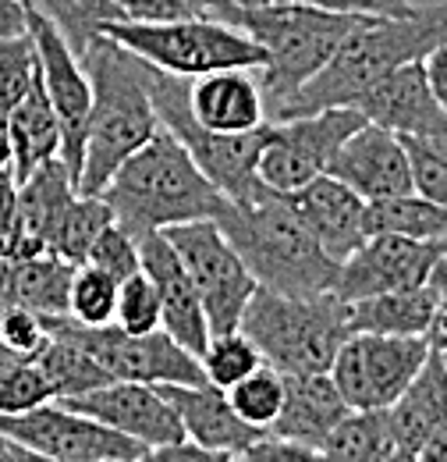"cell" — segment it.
<instances>
[{"instance_id":"44dd1931","label":"cell","mask_w":447,"mask_h":462,"mask_svg":"<svg viewBox=\"0 0 447 462\" xmlns=\"http://www.w3.org/2000/svg\"><path fill=\"white\" fill-rule=\"evenodd\" d=\"M185 423V434L221 459H242L267 430L245 423L217 384H157Z\"/></svg>"},{"instance_id":"5bb4252c","label":"cell","mask_w":447,"mask_h":462,"mask_svg":"<svg viewBox=\"0 0 447 462\" xmlns=\"http://www.w3.org/2000/svg\"><path fill=\"white\" fill-rule=\"evenodd\" d=\"M447 253V238H405V235H369L348 260H341L334 295L344 302L380 295V291L423 289L433 263Z\"/></svg>"},{"instance_id":"7402d4cb","label":"cell","mask_w":447,"mask_h":462,"mask_svg":"<svg viewBox=\"0 0 447 462\" xmlns=\"http://www.w3.org/2000/svg\"><path fill=\"white\" fill-rule=\"evenodd\" d=\"M188 111L203 128L227 135L256 132L270 121L263 89L249 68H221L188 79Z\"/></svg>"},{"instance_id":"4dcf8cb0","label":"cell","mask_w":447,"mask_h":462,"mask_svg":"<svg viewBox=\"0 0 447 462\" xmlns=\"http://www.w3.org/2000/svg\"><path fill=\"white\" fill-rule=\"evenodd\" d=\"M224 395L245 423L270 430V423L278 420L280 405H284V374L270 363H260L252 374H245L242 381L224 388Z\"/></svg>"},{"instance_id":"cb8c5ba5","label":"cell","mask_w":447,"mask_h":462,"mask_svg":"<svg viewBox=\"0 0 447 462\" xmlns=\"http://www.w3.org/2000/svg\"><path fill=\"white\" fill-rule=\"evenodd\" d=\"M397 459H419L426 438L447 423V363L441 348H430L412 384L388 405Z\"/></svg>"},{"instance_id":"ffe728a7","label":"cell","mask_w":447,"mask_h":462,"mask_svg":"<svg viewBox=\"0 0 447 462\" xmlns=\"http://www.w3.org/2000/svg\"><path fill=\"white\" fill-rule=\"evenodd\" d=\"M351 107H359L366 121L384 125L397 135H441L447 132V111L433 100L423 58L405 60L373 82Z\"/></svg>"},{"instance_id":"e0dca14e","label":"cell","mask_w":447,"mask_h":462,"mask_svg":"<svg viewBox=\"0 0 447 462\" xmlns=\"http://www.w3.org/2000/svg\"><path fill=\"white\" fill-rule=\"evenodd\" d=\"M139 260L160 291V328L192 356H203V348L210 342V320L199 291L192 285L185 263L178 260L174 245L164 238V231L139 235Z\"/></svg>"},{"instance_id":"74e56055","label":"cell","mask_w":447,"mask_h":462,"mask_svg":"<svg viewBox=\"0 0 447 462\" xmlns=\"http://www.w3.org/2000/svg\"><path fill=\"white\" fill-rule=\"evenodd\" d=\"M114 324L132 331V335H146L160 328V291L150 282L146 271H135L132 278L121 282L117 289V313Z\"/></svg>"},{"instance_id":"ab89813d","label":"cell","mask_w":447,"mask_h":462,"mask_svg":"<svg viewBox=\"0 0 447 462\" xmlns=\"http://www.w3.org/2000/svg\"><path fill=\"white\" fill-rule=\"evenodd\" d=\"M86 263H93V267L114 274L117 282L132 278L135 271H142V260H139V235H132L124 225L111 221L107 228L96 235V242H93Z\"/></svg>"},{"instance_id":"9a60e30c","label":"cell","mask_w":447,"mask_h":462,"mask_svg":"<svg viewBox=\"0 0 447 462\" xmlns=\"http://www.w3.org/2000/svg\"><path fill=\"white\" fill-rule=\"evenodd\" d=\"M60 402L93 416V420H100L104 427H111L117 434H128V438L142 441L150 448V456L157 448H164V445L188 438L181 416L174 412V405L153 384L111 381V384H100V388H93L86 395L60 399Z\"/></svg>"},{"instance_id":"836d02e7","label":"cell","mask_w":447,"mask_h":462,"mask_svg":"<svg viewBox=\"0 0 447 462\" xmlns=\"http://www.w3.org/2000/svg\"><path fill=\"white\" fill-rule=\"evenodd\" d=\"M111 221H114V214L104 196H82V192H78L75 203L68 207L64 221H60V231H57V238H54V253L64 256L68 263H75V267L86 263V256H89L96 235L107 228Z\"/></svg>"},{"instance_id":"816d5d0a","label":"cell","mask_w":447,"mask_h":462,"mask_svg":"<svg viewBox=\"0 0 447 462\" xmlns=\"http://www.w3.org/2000/svg\"><path fill=\"white\" fill-rule=\"evenodd\" d=\"M22 459H36L22 441H14L11 434L0 430V462H22Z\"/></svg>"},{"instance_id":"d6986e66","label":"cell","mask_w":447,"mask_h":462,"mask_svg":"<svg viewBox=\"0 0 447 462\" xmlns=\"http://www.w3.org/2000/svg\"><path fill=\"white\" fill-rule=\"evenodd\" d=\"M78 189L75 178L64 168V161L54 157L43 168L18 181V221L4 245V260H22L36 253H54V238L68 207L75 203Z\"/></svg>"},{"instance_id":"11a10c76","label":"cell","mask_w":447,"mask_h":462,"mask_svg":"<svg viewBox=\"0 0 447 462\" xmlns=\"http://www.w3.org/2000/svg\"><path fill=\"white\" fill-rule=\"evenodd\" d=\"M444 363H447V348H444Z\"/></svg>"},{"instance_id":"bcb514c9","label":"cell","mask_w":447,"mask_h":462,"mask_svg":"<svg viewBox=\"0 0 447 462\" xmlns=\"http://www.w3.org/2000/svg\"><path fill=\"white\" fill-rule=\"evenodd\" d=\"M14 221H18V178L14 171H0V256L14 231Z\"/></svg>"},{"instance_id":"9f6ffc18","label":"cell","mask_w":447,"mask_h":462,"mask_svg":"<svg viewBox=\"0 0 447 462\" xmlns=\"http://www.w3.org/2000/svg\"><path fill=\"white\" fill-rule=\"evenodd\" d=\"M0 263H4V256H0Z\"/></svg>"},{"instance_id":"5b68a950","label":"cell","mask_w":447,"mask_h":462,"mask_svg":"<svg viewBox=\"0 0 447 462\" xmlns=\"http://www.w3.org/2000/svg\"><path fill=\"white\" fill-rule=\"evenodd\" d=\"M366 14H341L306 0H270L242 11V29L263 47L260 89L267 100V115L274 117L327 64L351 32V25Z\"/></svg>"},{"instance_id":"f907efd6","label":"cell","mask_w":447,"mask_h":462,"mask_svg":"<svg viewBox=\"0 0 447 462\" xmlns=\"http://www.w3.org/2000/svg\"><path fill=\"white\" fill-rule=\"evenodd\" d=\"M419 459L423 462H447V423H441V427L426 438V445L419 448Z\"/></svg>"},{"instance_id":"603a6c76","label":"cell","mask_w":447,"mask_h":462,"mask_svg":"<svg viewBox=\"0 0 447 462\" xmlns=\"http://www.w3.org/2000/svg\"><path fill=\"white\" fill-rule=\"evenodd\" d=\"M348 412L344 395L337 392L331 374H284V405L278 420L270 423V434L298 441L320 456V445L337 427V420Z\"/></svg>"},{"instance_id":"4316f807","label":"cell","mask_w":447,"mask_h":462,"mask_svg":"<svg viewBox=\"0 0 447 462\" xmlns=\"http://www.w3.org/2000/svg\"><path fill=\"white\" fill-rule=\"evenodd\" d=\"M433 320V291L401 289L380 291L348 302V331H377V335H426Z\"/></svg>"},{"instance_id":"60d3db41","label":"cell","mask_w":447,"mask_h":462,"mask_svg":"<svg viewBox=\"0 0 447 462\" xmlns=\"http://www.w3.org/2000/svg\"><path fill=\"white\" fill-rule=\"evenodd\" d=\"M50 335L43 328V317L25 310V306H0V342L7 348H14L18 356L32 359L36 348L43 346Z\"/></svg>"},{"instance_id":"30bf717a","label":"cell","mask_w":447,"mask_h":462,"mask_svg":"<svg viewBox=\"0 0 447 462\" xmlns=\"http://www.w3.org/2000/svg\"><path fill=\"white\" fill-rule=\"evenodd\" d=\"M366 125L359 107H324L313 115L280 117L267 121L263 128V150H260V181L274 192H295L316 174L327 171L337 146Z\"/></svg>"},{"instance_id":"ac0fdd59","label":"cell","mask_w":447,"mask_h":462,"mask_svg":"<svg viewBox=\"0 0 447 462\" xmlns=\"http://www.w3.org/2000/svg\"><path fill=\"white\" fill-rule=\"evenodd\" d=\"M284 199L291 203L298 221L309 228V235L334 256L337 263L348 260L369 238V228H366V207L369 203L355 189L337 181L334 174H316L302 189L284 192Z\"/></svg>"},{"instance_id":"8d00e7d4","label":"cell","mask_w":447,"mask_h":462,"mask_svg":"<svg viewBox=\"0 0 447 462\" xmlns=\"http://www.w3.org/2000/svg\"><path fill=\"white\" fill-rule=\"evenodd\" d=\"M412 161V189L447 203V132L441 135H401Z\"/></svg>"},{"instance_id":"e575fe53","label":"cell","mask_w":447,"mask_h":462,"mask_svg":"<svg viewBox=\"0 0 447 462\" xmlns=\"http://www.w3.org/2000/svg\"><path fill=\"white\" fill-rule=\"evenodd\" d=\"M199 363H203V374H206L210 384L231 388L234 381H242L245 374H252L263 363V356H260L256 342L242 328H231V331L210 335V342L203 348Z\"/></svg>"},{"instance_id":"7dc6e473","label":"cell","mask_w":447,"mask_h":462,"mask_svg":"<svg viewBox=\"0 0 447 462\" xmlns=\"http://www.w3.org/2000/svg\"><path fill=\"white\" fill-rule=\"evenodd\" d=\"M178 4L192 18H210V22H227V25L242 22V7L234 0H178Z\"/></svg>"},{"instance_id":"b9f144b4","label":"cell","mask_w":447,"mask_h":462,"mask_svg":"<svg viewBox=\"0 0 447 462\" xmlns=\"http://www.w3.org/2000/svg\"><path fill=\"white\" fill-rule=\"evenodd\" d=\"M426 289L433 291V320H430L426 342L444 352L447 348V253H441V260L433 263Z\"/></svg>"},{"instance_id":"4fadbf2b","label":"cell","mask_w":447,"mask_h":462,"mask_svg":"<svg viewBox=\"0 0 447 462\" xmlns=\"http://www.w3.org/2000/svg\"><path fill=\"white\" fill-rule=\"evenodd\" d=\"M25 29L36 43V64H40V82L43 93L60 121V161L78 181L82 171V153H86V128H89V107H93V86L82 58L71 51V43L60 36L54 22L29 4Z\"/></svg>"},{"instance_id":"7a4b0ae2","label":"cell","mask_w":447,"mask_h":462,"mask_svg":"<svg viewBox=\"0 0 447 462\" xmlns=\"http://www.w3.org/2000/svg\"><path fill=\"white\" fill-rule=\"evenodd\" d=\"M100 196L107 199L114 221L132 235L164 231L199 217L217 221L231 203L168 128H157L114 171Z\"/></svg>"},{"instance_id":"f546056e","label":"cell","mask_w":447,"mask_h":462,"mask_svg":"<svg viewBox=\"0 0 447 462\" xmlns=\"http://www.w3.org/2000/svg\"><path fill=\"white\" fill-rule=\"evenodd\" d=\"M32 363L47 377L54 399H75V395H86V392H93V388L114 381L111 374L86 348L68 342V338H54V335L36 348Z\"/></svg>"},{"instance_id":"f35d334b","label":"cell","mask_w":447,"mask_h":462,"mask_svg":"<svg viewBox=\"0 0 447 462\" xmlns=\"http://www.w3.org/2000/svg\"><path fill=\"white\" fill-rule=\"evenodd\" d=\"M47 399H54L50 384H47V377L40 374V366L32 359H18V363L0 370V416L36 409Z\"/></svg>"},{"instance_id":"d590c367","label":"cell","mask_w":447,"mask_h":462,"mask_svg":"<svg viewBox=\"0 0 447 462\" xmlns=\"http://www.w3.org/2000/svg\"><path fill=\"white\" fill-rule=\"evenodd\" d=\"M36 75H40V64H36V43L29 29L18 36H0V121L25 100Z\"/></svg>"},{"instance_id":"f5cc1de1","label":"cell","mask_w":447,"mask_h":462,"mask_svg":"<svg viewBox=\"0 0 447 462\" xmlns=\"http://www.w3.org/2000/svg\"><path fill=\"white\" fill-rule=\"evenodd\" d=\"M0 171H14V150H11V139L0 125Z\"/></svg>"},{"instance_id":"db71d44e","label":"cell","mask_w":447,"mask_h":462,"mask_svg":"<svg viewBox=\"0 0 447 462\" xmlns=\"http://www.w3.org/2000/svg\"><path fill=\"white\" fill-rule=\"evenodd\" d=\"M234 4L245 11V7H260V4H270V0H234Z\"/></svg>"},{"instance_id":"d6a6232c","label":"cell","mask_w":447,"mask_h":462,"mask_svg":"<svg viewBox=\"0 0 447 462\" xmlns=\"http://www.w3.org/2000/svg\"><path fill=\"white\" fill-rule=\"evenodd\" d=\"M117 289H121V282L114 274L93 267V263H78L71 274V289H68V317L86 328L114 324Z\"/></svg>"},{"instance_id":"83f0119b","label":"cell","mask_w":447,"mask_h":462,"mask_svg":"<svg viewBox=\"0 0 447 462\" xmlns=\"http://www.w3.org/2000/svg\"><path fill=\"white\" fill-rule=\"evenodd\" d=\"M320 459L391 462L397 459L388 409H348L320 445Z\"/></svg>"},{"instance_id":"8fae6325","label":"cell","mask_w":447,"mask_h":462,"mask_svg":"<svg viewBox=\"0 0 447 462\" xmlns=\"http://www.w3.org/2000/svg\"><path fill=\"white\" fill-rule=\"evenodd\" d=\"M0 430L22 441L36 459L50 462H135L150 459V448L128 434H117L100 420L47 399L36 409L0 416Z\"/></svg>"},{"instance_id":"52a82bcc","label":"cell","mask_w":447,"mask_h":462,"mask_svg":"<svg viewBox=\"0 0 447 462\" xmlns=\"http://www.w3.org/2000/svg\"><path fill=\"white\" fill-rule=\"evenodd\" d=\"M121 43L128 54L150 60L181 79H199L206 71L221 68H249L256 71L263 64V47L242 29L227 22H210V18H164V22H128L114 18L100 29Z\"/></svg>"},{"instance_id":"f1b7e54d","label":"cell","mask_w":447,"mask_h":462,"mask_svg":"<svg viewBox=\"0 0 447 462\" xmlns=\"http://www.w3.org/2000/svg\"><path fill=\"white\" fill-rule=\"evenodd\" d=\"M366 228L369 235H405V238H447V203L430 196L401 192L388 199H373L366 207Z\"/></svg>"},{"instance_id":"1f68e13d","label":"cell","mask_w":447,"mask_h":462,"mask_svg":"<svg viewBox=\"0 0 447 462\" xmlns=\"http://www.w3.org/2000/svg\"><path fill=\"white\" fill-rule=\"evenodd\" d=\"M32 7H40L60 36L71 43V51L82 58V51L89 47V40L114 18H121L117 0H29Z\"/></svg>"},{"instance_id":"9c48e42d","label":"cell","mask_w":447,"mask_h":462,"mask_svg":"<svg viewBox=\"0 0 447 462\" xmlns=\"http://www.w3.org/2000/svg\"><path fill=\"white\" fill-rule=\"evenodd\" d=\"M164 238L174 245L178 260L185 263L192 285L203 299L210 335L238 328V320L256 291V278L249 274L238 249L227 242L221 225L214 217H199V221L164 228Z\"/></svg>"},{"instance_id":"7bdbcfd3","label":"cell","mask_w":447,"mask_h":462,"mask_svg":"<svg viewBox=\"0 0 447 462\" xmlns=\"http://www.w3.org/2000/svg\"><path fill=\"white\" fill-rule=\"evenodd\" d=\"M242 459H256V462H270V459H320L313 448H306V445H298V441H287V438H278V434H263Z\"/></svg>"},{"instance_id":"7c38bea8","label":"cell","mask_w":447,"mask_h":462,"mask_svg":"<svg viewBox=\"0 0 447 462\" xmlns=\"http://www.w3.org/2000/svg\"><path fill=\"white\" fill-rule=\"evenodd\" d=\"M430 348L433 346L426 342V335L351 331L341 342L327 374L334 377L348 409H388L412 384Z\"/></svg>"},{"instance_id":"484cf974","label":"cell","mask_w":447,"mask_h":462,"mask_svg":"<svg viewBox=\"0 0 447 462\" xmlns=\"http://www.w3.org/2000/svg\"><path fill=\"white\" fill-rule=\"evenodd\" d=\"M11 150H14V178L25 181L36 168H43L47 161H54L60 153V121H57L54 107L43 93V82L36 75L32 89L25 93V100L0 121Z\"/></svg>"},{"instance_id":"3957f363","label":"cell","mask_w":447,"mask_h":462,"mask_svg":"<svg viewBox=\"0 0 447 462\" xmlns=\"http://www.w3.org/2000/svg\"><path fill=\"white\" fill-rule=\"evenodd\" d=\"M82 64L93 86V107L86 128V153L75 189L82 196H100L114 171L160 128L153 100L142 86L139 58L128 54L111 36L96 32L82 51Z\"/></svg>"},{"instance_id":"c3c4849f","label":"cell","mask_w":447,"mask_h":462,"mask_svg":"<svg viewBox=\"0 0 447 462\" xmlns=\"http://www.w3.org/2000/svg\"><path fill=\"white\" fill-rule=\"evenodd\" d=\"M423 71H426L433 100L447 111V43H437L430 54H423Z\"/></svg>"},{"instance_id":"d4e9b609","label":"cell","mask_w":447,"mask_h":462,"mask_svg":"<svg viewBox=\"0 0 447 462\" xmlns=\"http://www.w3.org/2000/svg\"><path fill=\"white\" fill-rule=\"evenodd\" d=\"M71 274H75V263H68L57 253L4 260L0 263V306H25L40 317H64Z\"/></svg>"},{"instance_id":"ee69618b","label":"cell","mask_w":447,"mask_h":462,"mask_svg":"<svg viewBox=\"0 0 447 462\" xmlns=\"http://www.w3.org/2000/svg\"><path fill=\"white\" fill-rule=\"evenodd\" d=\"M327 11H341V14H408L415 4L412 0H306Z\"/></svg>"},{"instance_id":"681fc988","label":"cell","mask_w":447,"mask_h":462,"mask_svg":"<svg viewBox=\"0 0 447 462\" xmlns=\"http://www.w3.org/2000/svg\"><path fill=\"white\" fill-rule=\"evenodd\" d=\"M25 14H29V0H0V36L25 32Z\"/></svg>"},{"instance_id":"277c9868","label":"cell","mask_w":447,"mask_h":462,"mask_svg":"<svg viewBox=\"0 0 447 462\" xmlns=\"http://www.w3.org/2000/svg\"><path fill=\"white\" fill-rule=\"evenodd\" d=\"M217 225L245 260L260 289L284 295L334 291L341 263L298 221L284 192L267 189L256 199L227 203Z\"/></svg>"},{"instance_id":"ba28073f","label":"cell","mask_w":447,"mask_h":462,"mask_svg":"<svg viewBox=\"0 0 447 462\" xmlns=\"http://www.w3.org/2000/svg\"><path fill=\"white\" fill-rule=\"evenodd\" d=\"M43 328L54 338H68V342L86 348L114 381H139V384H153V388L157 384H206L199 356L178 346L164 328L132 335L117 324L86 328V324L71 320L68 313L43 317Z\"/></svg>"},{"instance_id":"8992f818","label":"cell","mask_w":447,"mask_h":462,"mask_svg":"<svg viewBox=\"0 0 447 462\" xmlns=\"http://www.w3.org/2000/svg\"><path fill=\"white\" fill-rule=\"evenodd\" d=\"M238 328L256 342L263 363L280 374H327L348 331V302L334 291L284 295L274 289L252 291Z\"/></svg>"},{"instance_id":"2e32d148","label":"cell","mask_w":447,"mask_h":462,"mask_svg":"<svg viewBox=\"0 0 447 462\" xmlns=\"http://www.w3.org/2000/svg\"><path fill=\"white\" fill-rule=\"evenodd\" d=\"M327 174H334L337 181L355 189L366 203L412 192V161H408L405 139L373 121L359 125L337 146L334 161L327 164Z\"/></svg>"},{"instance_id":"6da1fadb","label":"cell","mask_w":447,"mask_h":462,"mask_svg":"<svg viewBox=\"0 0 447 462\" xmlns=\"http://www.w3.org/2000/svg\"><path fill=\"white\" fill-rule=\"evenodd\" d=\"M437 43H447V0L415 4L408 14H366L341 40L334 58L327 60L278 115H313L324 107H351L373 82H380L405 60H419Z\"/></svg>"},{"instance_id":"f6af8a7d","label":"cell","mask_w":447,"mask_h":462,"mask_svg":"<svg viewBox=\"0 0 447 462\" xmlns=\"http://www.w3.org/2000/svg\"><path fill=\"white\" fill-rule=\"evenodd\" d=\"M121 18L128 22H164V18H181V4L178 0H117Z\"/></svg>"}]
</instances>
